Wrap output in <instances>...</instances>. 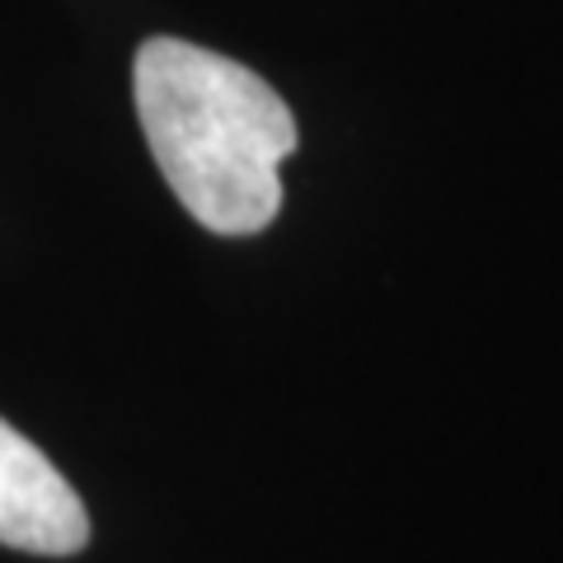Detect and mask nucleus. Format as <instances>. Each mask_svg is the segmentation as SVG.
I'll list each match as a JSON object with an SVG mask.
<instances>
[{"instance_id": "f257e3e1", "label": "nucleus", "mask_w": 563, "mask_h": 563, "mask_svg": "<svg viewBox=\"0 0 563 563\" xmlns=\"http://www.w3.org/2000/svg\"><path fill=\"white\" fill-rule=\"evenodd\" d=\"M146 146L184 211L211 235H258L282 211L296 118L250 66L184 38H146L132 62Z\"/></svg>"}, {"instance_id": "f03ea898", "label": "nucleus", "mask_w": 563, "mask_h": 563, "mask_svg": "<svg viewBox=\"0 0 563 563\" xmlns=\"http://www.w3.org/2000/svg\"><path fill=\"white\" fill-rule=\"evenodd\" d=\"M0 544L52 559L90 544L80 493L5 418H0Z\"/></svg>"}]
</instances>
